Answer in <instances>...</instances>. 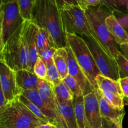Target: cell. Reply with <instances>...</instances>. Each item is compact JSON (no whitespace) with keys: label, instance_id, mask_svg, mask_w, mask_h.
Returning <instances> with one entry per match:
<instances>
[{"label":"cell","instance_id":"obj_33","mask_svg":"<svg viewBox=\"0 0 128 128\" xmlns=\"http://www.w3.org/2000/svg\"><path fill=\"white\" fill-rule=\"evenodd\" d=\"M120 83L124 98L128 99V78L121 79L120 80Z\"/></svg>","mask_w":128,"mask_h":128},{"label":"cell","instance_id":"obj_2","mask_svg":"<svg viewBox=\"0 0 128 128\" xmlns=\"http://www.w3.org/2000/svg\"><path fill=\"white\" fill-rule=\"evenodd\" d=\"M85 14L92 37L111 57L116 60L120 52V46L116 42L106 24V19L113 14L110 9L102 2L96 7L90 8L85 11Z\"/></svg>","mask_w":128,"mask_h":128},{"label":"cell","instance_id":"obj_29","mask_svg":"<svg viewBox=\"0 0 128 128\" xmlns=\"http://www.w3.org/2000/svg\"><path fill=\"white\" fill-rule=\"evenodd\" d=\"M33 72L39 79L46 80L47 75V67L42 59L38 57L34 67Z\"/></svg>","mask_w":128,"mask_h":128},{"label":"cell","instance_id":"obj_15","mask_svg":"<svg viewBox=\"0 0 128 128\" xmlns=\"http://www.w3.org/2000/svg\"><path fill=\"white\" fill-rule=\"evenodd\" d=\"M106 24L109 31L119 46L128 44V32L114 15L109 16L106 19Z\"/></svg>","mask_w":128,"mask_h":128},{"label":"cell","instance_id":"obj_12","mask_svg":"<svg viewBox=\"0 0 128 128\" xmlns=\"http://www.w3.org/2000/svg\"><path fill=\"white\" fill-rule=\"evenodd\" d=\"M84 101L86 116L91 128H101L102 118L96 90L84 96Z\"/></svg>","mask_w":128,"mask_h":128},{"label":"cell","instance_id":"obj_14","mask_svg":"<svg viewBox=\"0 0 128 128\" xmlns=\"http://www.w3.org/2000/svg\"><path fill=\"white\" fill-rule=\"evenodd\" d=\"M96 93L102 118H106L116 122L122 121L125 115L124 110H120L111 104L105 98L100 89H96Z\"/></svg>","mask_w":128,"mask_h":128},{"label":"cell","instance_id":"obj_30","mask_svg":"<svg viewBox=\"0 0 128 128\" xmlns=\"http://www.w3.org/2000/svg\"><path fill=\"white\" fill-rule=\"evenodd\" d=\"M77 1L78 6L84 12L90 8L96 7L102 3L101 0H77Z\"/></svg>","mask_w":128,"mask_h":128},{"label":"cell","instance_id":"obj_28","mask_svg":"<svg viewBox=\"0 0 128 128\" xmlns=\"http://www.w3.org/2000/svg\"><path fill=\"white\" fill-rule=\"evenodd\" d=\"M116 60L119 67L120 80L128 78V61L121 53V52L116 56Z\"/></svg>","mask_w":128,"mask_h":128},{"label":"cell","instance_id":"obj_4","mask_svg":"<svg viewBox=\"0 0 128 128\" xmlns=\"http://www.w3.org/2000/svg\"><path fill=\"white\" fill-rule=\"evenodd\" d=\"M0 61L14 71L30 70V57L23 34V24L0 51Z\"/></svg>","mask_w":128,"mask_h":128},{"label":"cell","instance_id":"obj_31","mask_svg":"<svg viewBox=\"0 0 128 128\" xmlns=\"http://www.w3.org/2000/svg\"><path fill=\"white\" fill-rule=\"evenodd\" d=\"M101 128H122V121L116 122L106 118H102Z\"/></svg>","mask_w":128,"mask_h":128},{"label":"cell","instance_id":"obj_11","mask_svg":"<svg viewBox=\"0 0 128 128\" xmlns=\"http://www.w3.org/2000/svg\"><path fill=\"white\" fill-rule=\"evenodd\" d=\"M66 50L68 53V75L72 76L77 81L81 90L83 91L84 96H85L93 91L95 89L87 80L69 45L66 48Z\"/></svg>","mask_w":128,"mask_h":128},{"label":"cell","instance_id":"obj_5","mask_svg":"<svg viewBox=\"0 0 128 128\" xmlns=\"http://www.w3.org/2000/svg\"><path fill=\"white\" fill-rule=\"evenodd\" d=\"M62 27L66 34L92 36L85 12L77 1H57Z\"/></svg>","mask_w":128,"mask_h":128},{"label":"cell","instance_id":"obj_13","mask_svg":"<svg viewBox=\"0 0 128 128\" xmlns=\"http://www.w3.org/2000/svg\"><path fill=\"white\" fill-rule=\"evenodd\" d=\"M38 91L47 106L50 108L59 117L62 119L59 110L58 103L55 94L54 85L46 80L39 79Z\"/></svg>","mask_w":128,"mask_h":128},{"label":"cell","instance_id":"obj_18","mask_svg":"<svg viewBox=\"0 0 128 128\" xmlns=\"http://www.w3.org/2000/svg\"><path fill=\"white\" fill-rule=\"evenodd\" d=\"M72 104L78 128H91L85 112L84 96L74 98Z\"/></svg>","mask_w":128,"mask_h":128},{"label":"cell","instance_id":"obj_3","mask_svg":"<svg viewBox=\"0 0 128 128\" xmlns=\"http://www.w3.org/2000/svg\"><path fill=\"white\" fill-rule=\"evenodd\" d=\"M48 124L36 117L18 98L0 111V128H36Z\"/></svg>","mask_w":128,"mask_h":128},{"label":"cell","instance_id":"obj_38","mask_svg":"<svg viewBox=\"0 0 128 128\" xmlns=\"http://www.w3.org/2000/svg\"><path fill=\"white\" fill-rule=\"evenodd\" d=\"M124 99H126V101L127 102V103L128 104V99H126V98H124Z\"/></svg>","mask_w":128,"mask_h":128},{"label":"cell","instance_id":"obj_19","mask_svg":"<svg viewBox=\"0 0 128 128\" xmlns=\"http://www.w3.org/2000/svg\"><path fill=\"white\" fill-rule=\"evenodd\" d=\"M98 87L102 92H109L124 96L120 81H116L111 79L100 74L96 78Z\"/></svg>","mask_w":128,"mask_h":128},{"label":"cell","instance_id":"obj_25","mask_svg":"<svg viewBox=\"0 0 128 128\" xmlns=\"http://www.w3.org/2000/svg\"><path fill=\"white\" fill-rule=\"evenodd\" d=\"M19 100L36 116L38 118H40V120H41L42 121H44L46 123H50L49 120H48L47 118L44 115V114L42 113V111H41L40 108L38 107L36 105H35L33 102H32L31 101H30V100H28L26 97L23 96L22 94L20 95L18 97Z\"/></svg>","mask_w":128,"mask_h":128},{"label":"cell","instance_id":"obj_34","mask_svg":"<svg viewBox=\"0 0 128 128\" xmlns=\"http://www.w3.org/2000/svg\"><path fill=\"white\" fill-rule=\"evenodd\" d=\"M9 104L10 102L6 98L2 90H0V111L5 108Z\"/></svg>","mask_w":128,"mask_h":128},{"label":"cell","instance_id":"obj_17","mask_svg":"<svg viewBox=\"0 0 128 128\" xmlns=\"http://www.w3.org/2000/svg\"><path fill=\"white\" fill-rule=\"evenodd\" d=\"M60 112L68 128H78L72 101H58Z\"/></svg>","mask_w":128,"mask_h":128},{"label":"cell","instance_id":"obj_39","mask_svg":"<svg viewBox=\"0 0 128 128\" xmlns=\"http://www.w3.org/2000/svg\"><path fill=\"white\" fill-rule=\"evenodd\" d=\"M126 6H127V9H128V1L127 2V4H126Z\"/></svg>","mask_w":128,"mask_h":128},{"label":"cell","instance_id":"obj_21","mask_svg":"<svg viewBox=\"0 0 128 128\" xmlns=\"http://www.w3.org/2000/svg\"><path fill=\"white\" fill-rule=\"evenodd\" d=\"M52 48L58 49L51 35L44 29H39L37 38V50L38 57L44 51Z\"/></svg>","mask_w":128,"mask_h":128},{"label":"cell","instance_id":"obj_23","mask_svg":"<svg viewBox=\"0 0 128 128\" xmlns=\"http://www.w3.org/2000/svg\"><path fill=\"white\" fill-rule=\"evenodd\" d=\"M45 64L47 67V75H46V80L51 82L52 84L54 85V86H56L62 80L56 68L54 60H50Z\"/></svg>","mask_w":128,"mask_h":128},{"label":"cell","instance_id":"obj_16","mask_svg":"<svg viewBox=\"0 0 128 128\" xmlns=\"http://www.w3.org/2000/svg\"><path fill=\"white\" fill-rule=\"evenodd\" d=\"M18 86L23 91L38 90L39 78L29 70H22L16 72Z\"/></svg>","mask_w":128,"mask_h":128},{"label":"cell","instance_id":"obj_1","mask_svg":"<svg viewBox=\"0 0 128 128\" xmlns=\"http://www.w3.org/2000/svg\"><path fill=\"white\" fill-rule=\"evenodd\" d=\"M32 22L47 31L58 49L68 46L67 35L62 27L60 10L56 0H36Z\"/></svg>","mask_w":128,"mask_h":128},{"label":"cell","instance_id":"obj_26","mask_svg":"<svg viewBox=\"0 0 128 128\" xmlns=\"http://www.w3.org/2000/svg\"><path fill=\"white\" fill-rule=\"evenodd\" d=\"M62 82L66 85V87L73 93L74 97L84 96L83 91L81 90L78 82L72 76L68 75L66 78L62 80Z\"/></svg>","mask_w":128,"mask_h":128},{"label":"cell","instance_id":"obj_37","mask_svg":"<svg viewBox=\"0 0 128 128\" xmlns=\"http://www.w3.org/2000/svg\"><path fill=\"white\" fill-rule=\"evenodd\" d=\"M36 128H57L55 125L52 124L48 123V124H45L41 125V126H39Z\"/></svg>","mask_w":128,"mask_h":128},{"label":"cell","instance_id":"obj_35","mask_svg":"<svg viewBox=\"0 0 128 128\" xmlns=\"http://www.w3.org/2000/svg\"><path fill=\"white\" fill-rule=\"evenodd\" d=\"M120 52L123 55L124 57L128 61V44L120 45Z\"/></svg>","mask_w":128,"mask_h":128},{"label":"cell","instance_id":"obj_8","mask_svg":"<svg viewBox=\"0 0 128 128\" xmlns=\"http://www.w3.org/2000/svg\"><path fill=\"white\" fill-rule=\"evenodd\" d=\"M87 44L101 75L116 81H120L119 67L117 61L104 51L92 36H81Z\"/></svg>","mask_w":128,"mask_h":128},{"label":"cell","instance_id":"obj_20","mask_svg":"<svg viewBox=\"0 0 128 128\" xmlns=\"http://www.w3.org/2000/svg\"><path fill=\"white\" fill-rule=\"evenodd\" d=\"M53 60L61 79L63 80L68 76V53L66 48L57 50L54 54Z\"/></svg>","mask_w":128,"mask_h":128},{"label":"cell","instance_id":"obj_9","mask_svg":"<svg viewBox=\"0 0 128 128\" xmlns=\"http://www.w3.org/2000/svg\"><path fill=\"white\" fill-rule=\"evenodd\" d=\"M1 90L10 102L22 94V91L18 86L16 71L11 70L4 62L0 61Z\"/></svg>","mask_w":128,"mask_h":128},{"label":"cell","instance_id":"obj_10","mask_svg":"<svg viewBox=\"0 0 128 128\" xmlns=\"http://www.w3.org/2000/svg\"><path fill=\"white\" fill-rule=\"evenodd\" d=\"M39 29L32 21H24L23 24V34L30 57V70L32 72H33L34 67L38 58L37 38Z\"/></svg>","mask_w":128,"mask_h":128},{"label":"cell","instance_id":"obj_22","mask_svg":"<svg viewBox=\"0 0 128 128\" xmlns=\"http://www.w3.org/2000/svg\"><path fill=\"white\" fill-rule=\"evenodd\" d=\"M36 0H18L21 17L25 21H32L33 10Z\"/></svg>","mask_w":128,"mask_h":128},{"label":"cell","instance_id":"obj_32","mask_svg":"<svg viewBox=\"0 0 128 128\" xmlns=\"http://www.w3.org/2000/svg\"><path fill=\"white\" fill-rule=\"evenodd\" d=\"M57 50L58 49L55 48H52L45 50L41 53V54L39 57L41 58L42 61L44 62V63H46V62L50 61V60H53L54 54L56 52Z\"/></svg>","mask_w":128,"mask_h":128},{"label":"cell","instance_id":"obj_36","mask_svg":"<svg viewBox=\"0 0 128 128\" xmlns=\"http://www.w3.org/2000/svg\"><path fill=\"white\" fill-rule=\"evenodd\" d=\"M118 20L128 34V17L124 16V17Z\"/></svg>","mask_w":128,"mask_h":128},{"label":"cell","instance_id":"obj_6","mask_svg":"<svg viewBox=\"0 0 128 128\" xmlns=\"http://www.w3.org/2000/svg\"><path fill=\"white\" fill-rule=\"evenodd\" d=\"M66 35L68 44L71 48L82 72L92 87L95 90L98 89L96 78L101 74L87 44L79 35Z\"/></svg>","mask_w":128,"mask_h":128},{"label":"cell","instance_id":"obj_27","mask_svg":"<svg viewBox=\"0 0 128 128\" xmlns=\"http://www.w3.org/2000/svg\"><path fill=\"white\" fill-rule=\"evenodd\" d=\"M102 93L105 98L114 107L121 110H124V97L112 92H102Z\"/></svg>","mask_w":128,"mask_h":128},{"label":"cell","instance_id":"obj_24","mask_svg":"<svg viewBox=\"0 0 128 128\" xmlns=\"http://www.w3.org/2000/svg\"><path fill=\"white\" fill-rule=\"evenodd\" d=\"M54 91L58 101H73V93L66 87L62 81L54 86Z\"/></svg>","mask_w":128,"mask_h":128},{"label":"cell","instance_id":"obj_7","mask_svg":"<svg viewBox=\"0 0 128 128\" xmlns=\"http://www.w3.org/2000/svg\"><path fill=\"white\" fill-rule=\"evenodd\" d=\"M0 51L8 40L22 26L18 0H1L0 4Z\"/></svg>","mask_w":128,"mask_h":128}]
</instances>
